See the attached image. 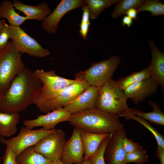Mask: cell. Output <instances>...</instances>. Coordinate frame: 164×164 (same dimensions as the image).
<instances>
[{"instance_id": "1", "label": "cell", "mask_w": 164, "mask_h": 164, "mask_svg": "<svg viewBox=\"0 0 164 164\" xmlns=\"http://www.w3.org/2000/svg\"><path fill=\"white\" fill-rule=\"evenodd\" d=\"M41 87L40 80L25 67L11 83L0 104V112L11 114L24 110L34 104Z\"/></svg>"}, {"instance_id": "2", "label": "cell", "mask_w": 164, "mask_h": 164, "mask_svg": "<svg viewBox=\"0 0 164 164\" xmlns=\"http://www.w3.org/2000/svg\"><path fill=\"white\" fill-rule=\"evenodd\" d=\"M68 121L74 127L94 134H112L124 128L118 116L96 108L72 114Z\"/></svg>"}, {"instance_id": "3", "label": "cell", "mask_w": 164, "mask_h": 164, "mask_svg": "<svg viewBox=\"0 0 164 164\" xmlns=\"http://www.w3.org/2000/svg\"><path fill=\"white\" fill-rule=\"evenodd\" d=\"M128 98L116 81L111 79L100 88L96 108L119 117L131 114L132 108L127 104Z\"/></svg>"}, {"instance_id": "4", "label": "cell", "mask_w": 164, "mask_h": 164, "mask_svg": "<svg viewBox=\"0 0 164 164\" xmlns=\"http://www.w3.org/2000/svg\"><path fill=\"white\" fill-rule=\"evenodd\" d=\"M22 54L12 40L0 50V93L5 94L12 81L25 68Z\"/></svg>"}, {"instance_id": "5", "label": "cell", "mask_w": 164, "mask_h": 164, "mask_svg": "<svg viewBox=\"0 0 164 164\" xmlns=\"http://www.w3.org/2000/svg\"><path fill=\"white\" fill-rule=\"evenodd\" d=\"M33 72L42 82L41 91L34 102L38 108L74 81L58 76L54 70L50 71L36 70Z\"/></svg>"}, {"instance_id": "6", "label": "cell", "mask_w": 164, "mask_h": 164, "mask_svg": "<svg viewBox=\"0 0 164 164\" xmlns=\"http://www.w3.org/2000/svg\"><path fill=\"white\" fill-rule=\"evenodd\" d=\"M121 60L120 57L112 56L107 60L93 63L84 71H80L90 86L101 87L111 80Z\"/></svg>"}, {"instance_id": "7", "label": "cell", "mask_w": 164, "mask_h": 164, "mask_svg": "<svg viewBox=\"0 0 164 164\" xmlns=\"http://www.w3.org/2000/svg\"><path fill=\"white\" fill-rule=\"evenodd\" d=\"M74 81L62 90L55 97L47 101L38 108L46 114L59 108H63L68 103L87 89L90 86L80 72L75 75Z\"/></svg>"}, {"instance_id": "8", "label": "cell", "mask_w": 164, "mask_h": 164, "mask_svg": "<svg viewBox=\"0 0 164 164\" xmlns=\"http://www.w3.org/2000/svg\"><path fill=\"white\" fill-rule=\"evenodd\" d=\"M9 39L22 54L26 53L30 56L42 58L50 54L48 49L44 48L20 26L9 25Z\"/></svg>"}, {"instance_id": "9", "label": "cell", "mask_w": 164, "mask_h": 164, "mask_svg": "<svg viewBox=\"0 0 164 164\" xmlns=\"http://www.w3.org/2000/svg\"><path fill=\"white\" fill-rule=\"evenodd\" d=\"M66 141L65 132L61 129H55L33 146L38 153L49 160L55 162L60 160Z\"/></svg>"}, {"instance_id": "10", "label": "cell", "mask_w": 164, "mask_h": 164, "mask_svg": "<svg viewBox=\"0 0 164 164\" xmlns=\"http://www.w3.org/2000/svg\"><path fill=\"white\" fill-rule=\"evenodd\" d=\"M55 129L50 131L44 130L43 128L32 130L23 127L20 128L19 134L16 136L6 139L4 137L0 136V142L9 146L17 157L25 149L34 146L42 138L53 132Z\"/></svg>"}, {"instance_id": "11", "label": "cell", "mask_w": 164, "mask_h": 164, "mask_svg": "<svg viewBox=\"0 0 164 164\" xmlns=\"http://www.w3.org/2000/svg\"><path fill=\"white\" fill-rule=\"evenodd\" d=\"M86 5L84 0H61L55 9L42 21L41 27L47 33L55 34L60 21L66 13Z\"/></svg>"}, {"instance_id": "12", "label": "cell", "mask_w": 164, "mask_h": 164, "mask_svg": "<svg viewBox=\"0 0 164 164\" xmlns=\"http://www.w3.org/2000/svg\"><path fill=\"white\" fill-rule=\"evenodd\" d=\"M84 154L80 129L74 127L70 137L64 145L60 160L64 164H80L84 162Z\"/></svg>"}, {"instance_id": "13", "label": "cell", "mask_w": 164, "mask_h": 164, "mask_svg": "<svg viewBox=\"0 0 164 164\" xmlns=\"http://www.w3.org/2000/svg\"><path fill=\"white\" fill-rule=\"evenodd\" d=\"M126 134L124 128L111 134L104 152V158L105 164H126L127 153L122 143V140Z\"/></svg>"}, {"instance_id": "14", "label": "cell", "mask_w": 164, "mask_h": 164, "mask_svg": "<svg viewBox=\"0 0 164 164\" xmlns=\"http://www.w3.org/2000/svg\"><path fill=\"white\" fill-rule=\"evenodd\" d=\"M71 114L64 108L52 111L45 115H41L37 118L24 121L25 127L32 129L38 127H42L44 130L50 131L55 129L56 126L63 121H68Z\"/></svg>"}, {"instance_id": "15", "label": "cell", "mask_w": 164, "mask_h": 164, "mask_svg": "<svg viewBox=\"0 0 164 164\" xmlns=\"http://www.w3.org/2000/svg\"><path fill=\"white\" fill-rule=\"evenodd\" d=\"M159 85L158 82L150 77L130 86L124 92L128 99H130L134 104H138L156 94Z\"/></svg>"}, {"instance_id": "16", "label": "cell", "mask_w": 164, "mask_h": 164, "mask_svg": "<svg viewBox=\"0 0 164 164\" xmlns=\"http://www.w3.org/2000/svg\"><path fill=\"white\" fill-rule=\"evenodd\" d=\"M100 88L90 86L63 108L71 114L96 108Z\"/></svg>"}, {"instance_id": "17", "label": "cell", "mask_w": 164, "mask_h": 164, "mask_svg": "<svg viewBox=\"0 0 164 164\" xmlns=\"http://www.w3.org/2000/svg\"><path fill=\"white\" fill-rule=\"evenodd\" d=\"M152 53V60L148 67L150 77L161 86L164 90V53L160 50L153 42L148 41Z\"/></svg>"}, {"instance_id": "18", "label": "cell", "mask_w": 164, "mask_h": 164, "mask_svg": "<svg viewBox=\"0 0 164 164\" xmlns=\"http://www.w3.org/2000/svg\"><path fill=\"white\" fill-rule=\"evenodd\" d=\"M15 9L23 12L30 20L43 21L52 12L48 4L43 2L36 5L25 4L18 0L13 1Z\"/></svg>"}, {"instance_id": "19", "label": "cell", "mask_w": 164, "mask_h": 164, "mask_svg": "<svg viewBox=\"0 0 164 164\" xmlns=\"http://www.w3.org/2000/svg\"><path fill=\"white\" fill-rule=\"evenodd\" d=\"M80 132L85 150L84 161L95 155L102 141L111 134L92 133L80 129Z\"/></svg>"}, {"instance_id": "20", "label": "cell", "mask_w": 164, "mask_h": 164, "mask_svg": "<svg viewBox=\"0 0 164 164\" xmlns=\"http://www.w3.org/2000/svg\"><path fill=\"white\" fill-rule=\"evenodd\" d=\"M0 19H6L9 25L19 26L25 21L29 19L28 17L17 13L13 2L9 0H4L0 4Z\"/></svg>"}, {"instance_id": "21", "label": "cell", "mask_w": 164, "mask_h": 164, "mask_svg": "<svg viewBox=\"0 0 164 164\" xmlns=\"http://www.w3.org/2000/svg\"><path fill=\"white\" fill-rule=\"evenodd\" d=\"M20 119L18 112L11 114L0 112V135L9 137L17 132V125Z\"/></svg>"}, {"instance_id": "22", "label": "cell", "mask_w": 164, "mask_h": 164, "mask_svg": "<svg viewBox=\"0 0 164 164\" xmlns=\"http://www.w3.org/2000/svg\"><path fill=\"white\" fill-rule=\"evenodd\" d=\"M149 105L153 110L149 112H144L136 109L132 108L131 114L137 116L152 123L159 125H164V113L160 109V106L154 101H149Z\"/></svg>"}, {"instance_id": "23", "label": "cell", "mask_w": 164, "mask_h": 164, "mask_svg": "<svg viewBox=\"0 0 164 164\" xmlns=\"http://www.w3.org/2000/svg\"><path fill=\"white\" fill-rule=\"evenodd\" d=\"M18 164H54L52 162L38 153L34 146L24 150L16 157Z\"/></svg>"}, {"instance_id": "24", "label": "cell", "mask_w": 164, "mask_h": 164, "mask_svg": "<svg viewBox=\"0 0 164 164\" xmlns=\"http://www.w3.org/2000/svg\"><path fill=\"white\" fill-rule=\"evenodd\" d=\"M150 77L148 67L137 72H134L130 75L121 77L116 81L119 87L125 90L130 86L145 79Z\"/></svg>"}, {"instance_id": "25", "label": "cell", "mask_w": 164, "mask_h": 164, "mask_svg": "<svg viewBox=\"0 0 164 164\" xmlns=\"http://www.w3.org/2000/svg\"><path fill=\"white\" fill-rule=\"evenodd\" d=\"M90 12V18H96L105 9L118 2L119 0H85Z\"/></svg>"}, {"instance_id": "26", "label": "cell", "mask_w": 164, "mask_h": 164, "mask_svg": "<svg viewBox=\"0 0 164 164\" xmlns=\"http://www.w3.org/2000/svg\"><path fill=\"white\" fill-rule=\"evenodd\" d=\"M145 0H119L115 6L112 12L111 16L114 19L125 14L127 11L131 8L136 9L144 2Z\"/></svg>"}, {"instance_id": "27", "label": "cell", "mask_w": 164, "mask_h": 164, "mask_svg": "<svg viewBox=\"0 0 164 164\" xmlns=\"http://www.w3.org/2000/svg\"><path fill=\"white\" fill-rule=\"evenodd\" d=\"M137 10L138 12L149 11L152 16L163 15H164V4L158 0H145Z\"/></svg>"}, {"instance_id": "28", "label": "cell", "mask_w": 164, "mask_h": 164, "mask_svg": "<svg viewBox=\"0 0 164 164\" xmlns=\"http://www.w3.org/2000/svg\"><path fill=\"white\" fill-rule=\"evenodd\" d=\"M126 119H132L139 122L149 130L154 136L157 144V146L164 148V137L146 120L133 114L124 116Z\"/></svg>"}, {"instance_id": "29", "label": "cell", "mask_w": 164, "mask_h": 164, "mask_svg": "<svg viewBox=\"0 0 164 164\" xmlns=\"http://www.w3.org/2000/svg\"><path fill=\"white\" fill-rule=\"evenodd\" d=\"M149 156L146 151L143 148L142 149L127 153L126 157V164L135 162L142 164L147 163Z\"/></svg>"}, {"instance_id": "30", "label": "cell", "mask_w": 164, "mask_h": 164, "mask_svg": "<svg viewBox=\"0 0 164 164\" xmlns=\"http://www.w3.org/2000/svg\"><path fill=\"white\" fill-rule=\"evenodd\" d=\"M111 136V134L103 140L96 153L90 159L92 162V164H105L104 158V152Z\"/></svg>"}, {"instance_id": "31", "label": "cell", "mask_w": 164, "mask_h": 164, "mask_svg": "<svg viewBox=\"0 0 164 164\" xmlns=\"http://www.w3.org/2000/svg\"><path fill=\"white\" fill-rule=\"evenodd\" d=\"M123 148L127 153L143 149L139 143L134 142L132 139L128 138L125 136L122 141Z\"/></svg>"}, {"instance_id": "32", "label": "cell", "mask_w": 164, "mask_h": 164, "mask_svg": "<svg viewBox=\"0 0 164 164\" xmlns=\"http://www.w3.org/2000/svg\"><path fill=\"white\" fill-rule=\"evenodd\" d=\"M16 156L12 148L6 145L5 152L2 157V164H18Z\"/></svg>"}, {"instance_id": "33", "label": "cell", "mask_w": 164, "mask_h": 164, "mask_svg": "<svg viewBox=\"0 0 164 164\" xmlns=\"http://www.w3.org/2000/svg\"><path fill=\"white\" fill-rule=\"evenodd\" d=\"M9 26L5 22L2 25L0 30V50L8 44L9 39Z\"/></svg>"}, {"instance_id": "34", "label": "cell", "mask_w": 164, "mask_h": 164, "mask_svg": "<svg viewBox=\"0 0 164 164\" xmlns=\"http://www.w3.org/2000/svg\"><path fill=\"white\" fill-rule=\"evenodd\" d=\"M90 25V22H81L80 24V34L84 40L86 39Z\"/></svg>"}, {"instance_id": "35", "label": "cell", "mask_w": 164, "mask_h": 164, "mask_svg": "<svg viewBox=\"0 0 164 164\" xmlns=\"http://www.w3.org/2000/svg\"><path fill=\"white\" fill-rule=\"evenodd\" d=\"M83 10V14L81 22H89L90 15L89 9L87 5L81 7Z\"/></svg>"}, {"instance_id": "36", "label": "cell", "mask_w": 164, "mask_h": 164, "mask_svg": "<svg viewBox=\"0 0 164 164\" xmlns=\"http://www.w3.org/2000/svg\"><path fill=\"white\" fill-rule=\"evenodd\" d=\"M156 156L159 159L160 164H164V148L157 146Z\"/></svg>"}, {"instance_id": "37", "label": "cell", "mask_w": 164, "mask_h": 164, "mask_svg": "<svg viewBox=\"0 0 164 164\" xmlns=\"http://www.w3.org/2000/svg\"><path fill=\"white\" fill-rule=\"evenodd\" d=\"M138 13L136 9L131 8L128 10L125 14L132 19H137Z\"/></svg>"}, {"instance_id": "38", "label": "cell", "mask_w": 164, "mask_h": 164, "mask_svg": "<svg viewBox=\"0 0 164 164\" xmlns=\"http://www.w3.org/2000/svg\"><path fill=\"white\" fill-rule=\"evenodd\" d=\"M133 23V19L125 15L122 19V25L121 26H124L126 25L128 27L131 26Z\"/></svg>"}, {"instance_id": "39", "label": "cell", "mask_w": 164, "mask_h": 164, "mask_svg": "<svg viewBox=\"0 0 164 164\" xmlns=\"http://www.w3.org/2000/svg\"><path fill=\"white\" fill-rule=\"evenodd\" d=\"M54 164H64L61 162L60 160L54 162ZM80 164H92L91 160L90 159H87L84 162Z\"/></svg>"}, {"instance_id": "40", "label": "cell", "mask_w": 164, "mask_h": 164, "mask_svg": "<svg viewBox=\"0 0 164 164\" xmlns=\"http://www.w3.org/2000/svg\"><path fill=\"white\" fill-rule=\"evenodd\" d=\"M5 97V95L0 93V104L3 100Z\"/></svg>"}, {"instance_id": "41", "label": "cell", "mask_w": 164, "mask_h": 164, "mask_svg": "<svg viewBox=\"0 0 164 164\" xmlns=\"http://www.w3.org/2000/svg\"><path fill=\"white\" fill-rule=\"evenodd\" d=\"M5 22V19H0V30L2 25Z\"/></svg>"}, {"instance_id": "42", "label": "cell", "mask_w": 164, "mask_h": 164, "mask_svg": "<svg viewBox=\"0 0 164 164\" xmlns=\"http://www.w3.org/2000/svg\"><path fill=\"white\" fill-rule=\"evenodd\" d=\"M1 158L0 157V162H1Z\"/></svg>"}]
</instances>
